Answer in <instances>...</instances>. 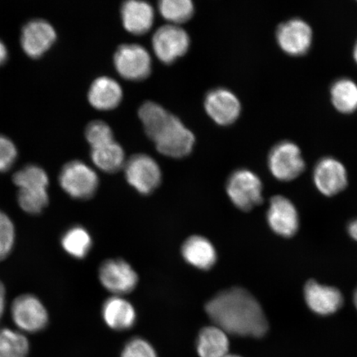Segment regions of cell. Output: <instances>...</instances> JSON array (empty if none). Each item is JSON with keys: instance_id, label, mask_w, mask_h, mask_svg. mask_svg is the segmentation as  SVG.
Here are the masks:
<instances>
[{"instance_id": "10", "label": "cell", "mask_w": 357, "mask_h": 357, "mask_svg": "<svg viewBox=\"0 0 357 357\" xmlns=\"http://www.w3.org/2000/svg\"><path fill=\"white\" fill-rule=\"evenodd\" d=\"M125 176L129 184L142 195L153 192L162 181V172L153 158L145 154H137L124 164Z\"/></svg>"}, {"instance_id": "18", "label": "cell", "mask_w": 357, "mask_h": 357, "mask_svg": "<svg viewBox=\"0 0 357 357\" xmlns=\"http://www.w3.org/2000/svg\"><path fill=\"white\" fill-rule=\"evenodd\" d=\"M124 29L133 35L149 33L154 22V10L144 0H125L121 7Z\"/></svg>"}, {"instance_id": "25", "label": "cell", "mask_w": 357, "mask_h": 357, "mask_svg": "<svg viewBox=\"0 0 357 357\" xmlns=\"http://www.w3.org/2000/svg\"><path fill=\"white\" fill-rule=\"evenodd\" d=\"M61 245L71 257L82 259L86 257L91 248V236L84 227L75 226L62 236Z\"/></svg>"}, {"instance_id": "39", "label": "cell", "mask_w": 357, "mask_h": 357, "mask_svg": "<svg viewBox=\"0 0 357 357\" xmlns=\"http://www.w3.org/2000/svg\"><path fill=\"white\" fill-rule=\"evenodd\" d=\"M356 1H357V0H356Z\"/></svg>"}, {"instance_id": "6", "label": "cell", "mask_w": 357, "mask_h": 357, "mask_svg": "<svg viewBox=\"0 0 357 357\" xmlns=\"http://www.w3.org/2000/svg\"><path fill=\"white\" fill-rule=\"evenodd\" d=\"M275 39L285 54L302 56L310 51L314 42V32L309 22L301 17H293L278 26Z\"/></svg>"}, {"instance_id": "5", "label": "cell", "mask_w": 357, "mask_h": 357, "mask_svg": "<svg viewBox=\"0 0 357 357\" xmlns=\"http://www.w3.org/2000/svg\"><path fill=\"white\" fill-rule=\"evenodd\" d=\"M59 182L66 194L77 199L91 198L99 186L96 172L79 160H73L62 167Z\"/></svg>"}, {"instance_id": "12", "label": "cell", "mask_w": 357, "mask_h": 357, "mask_svg": "<svg viewBox=\"0 0 357 357\" xmlns=\"http://www.w3.org/2000/svg\"><path fill=\"white\" fill-rule=\"evenodd\" d=\"M204 109L217 124L229 126L239 119L242 104L238 97L229 89L216 88L205 96Z\"/></svg>"}, {"instance_id": "30", "label": "cell", "mask_w": 357, "mask_h": 357, "mask_svg": "<svg viewBox=\"0 0 357 357\" xmlns=\"http://www.w3.org/2000/svg\"><path fill=\"white\" fill-rule=\"evenodd\" d=\"M121 357H158L154 347L145 339L133 337L125 344Z\"/></svg>"}, {"instance_id": "29", "label": "cell", "mask_w": 357, "mask_h": 357, "mask_svg": "<svg viewBox=\"0 0 357 357\" xmlns=\"http://www.w3.org/2000/svg\"><path fill=\"white\" fill-rule=\"evenodd\" d=\"M86 137L91 147L114 139L113 131L109 125L100 120L88 124Z\"/></svg>"}, {"instance_id": "22", "label": "cell", "mask_w": 357, "mask_h": 357, "mask_svg": "<svg viewBox=\"0 0 357 357\" xmlns=\"http://www.w3.org/2000/svg\"><path fill=\"white\" fill-rule=\"evenodd\" d=\"M196 351L199 357H225L229 354V337L215 325L205 327L199 333Z\"/></svg>"}, {"instance_id": "3", "label": "cell", "mask_w": 357, "mask_h": 357, "mask_svg": "<svg viewBox=\"0 0 357 357\" xmlns=\"http://www.w3.org/2000/svg\"><path fill=\"white\" fill-rule=\"evenodd\" d=\"M17 187V203L22 211L37 213L44 211L49 202V178L46 172L37 165H26L13 176Z\"/></svg>"}, {"instance_id": "4", "label": "cell", "mask_w": 357, "mask_h": 357, "mask_svg": "<svg viewBox=\"0 0 357 357\" xmlns=\"http://www.w3.org/2000/svg\"><path fill=\"white\" fill-rule=\"evenodd\" d=\"M227 193L241 211L248 212L262 202V183L256 174L245 169L234 172L227 181Z\"/></svg>"}, {"instance_id": "9", "label": "cell", "mask_w": 357, "mask_h": 357, "mask_svg": "<svg viewBox=\"0 0 357 357\" xmlns=\"http://www.w3.org/2000/svg\"><path fill=\"white\" fill-rule=\"evenodd\" d=\"M116 70L121 77L132 82H139L151 73V58L144 47L137 44H124L118 48L114 56Z\"/></svg>"}, {"instance_id": "19", "label": "cell", "mask_w": 357, "mask_h": 357, "mask_svg": "<svg viewBox=\"0 0 357 357\" xmlns=\"http://www.w3.org/2000/svg\"><path fill=\"white\" fill-rule=\"evenodd\" d=\"M102 317L107 326L115 331L131 329L137 319L132 303L117 296L108 298L102 305Z\"/></svg>"}, {"instance_id": "31", "label": "cell", "mask_w": 357, "mask_h": 357, "mask_svg": "<svg viewBox=\"0 0 357 357\" xmlns=\"http://www.w3.org/2000/svg\"><path fill=\"white\" fill-rule=\"evenodd\" d=\"M17 158V149L13 141L0 134V172L10 171Z\"/></svg>"}, {"instance_id": "14", "label": "cell", "mask_w": 357, "mask_h": 357, "mask_svg": "<svg viewBox=\"0 0 357 357\" xmlns=\"http://www.w3.org/2000/svg\"><path fill=\"white\" fill-rule=\"evenodd\" d=\"M100 280L102 287L119 296L132 291L138 282L132 267L123 260H108L100 268Z\"/></svg>"}, {"instance_id": "2", "label": "cell", "mask_w": 357, "mask_h": 357, "mask_svg": "<svg viewBox=\"0 0 357 357\" xmlns=\"http://www.w3.org/2000/svg\"><path fill=\"white\" fill-rule=\"evenodd\" d=\"M138 115L147 137L154 142L160 154L182 158L193 150L195 142L193 132L162 106L147 101L140 107Z\"/></svg>"}, {"instance_id": "27", "label": "cell", "mask_w": 357, "mask_h": 357, "mask_svg": "<svg viewBox=\"0 0 357 357\" xmlns=\"http://www.w3.org/2000/svg\"><path fill=\"white\" fill-rule=\"evenodd\" d=\"M29 342L24 334L15 330H0V357H28Z\"/></svg>"}, {"instance_id": "28", "label": "cell", "mask_w": 357, "mask_h": 357, "mask_svg": "<svg viewBox=\"0 0 357 357\" xmlns=\"http://www.w3.org/2000/svg\"><path fill=\"white\" fill-rule=\"evenodd\" d=\"M15 242V229L7 214L0 211V258H7L12 252Z\"/></svg>"}, {"instance_id": "20", "label": "cell", "mask_w": 357, "mask_h": 357, "mask_svg": "<svg viewBox=\"0 0 357 357\" xmlns=\"http://www.w3.org/2000/svg\"><path fill=\"white\" fill-rule=\"evenodd\" d=\"M123 99V91L115 79L102 77L91 84L88 93L89 104L98 110H112L119 105Z\"/></svg>"}, {"instance_id": "26", "label": "cell", "mask_w": 357, "mask_h": 357, "mask_svg": "<svg viewBox=\"0 0 357 357\" xmlns=\"http://www.w3.org/2000/svg\"><path fill=\"white\" fill-rule=\"evenodd\" d=\"M158 8L164 19L175 25L188 22L195 13L193 0H159Z\"/></svg>"}, {"instance_id": "17", "label": "cell", "mask_w": 357, "mask_h": 357, "mask_svg": "<svg viewBox=\"0 0 357 357\" xmlns=\"http://www.w3.org/2000/svg\"><path fill=\"white\" fill-rule=\"evenodd\" d=\"M303 293L307 305L319 315L333 314L340 310L344 303L340 290L321 284L314 280L307 281Z\"/></svg>"}, {"instance_id": "15", "label": "cell", "mask_w": 357, "mask_h": 357, "mask_svg": "<svg viewBox=\"0 0 357 357\" xmlns=\"http://www.w3.org/2000/svg\"><path fill=\"white\" fill-rule=\"evenodd\" d=\"M314 180L321 193L326 196L336 195L347 185L345 167L336 159L325 158L316 165Z\"/></svg>"}, {"instance_id": "37", "label": "cell", "mask_w": 357, "mask_h": 357, "mask_svg": "<svg viewBox=\"0 0 357 357\" xmlns=\"http://www.w3.org/2000/svg\"><path fill=\"white\" fill-rule=\"evenodd\" d=\"M225 357H241L238 355H231V354H227V356H225Z\"/></svg>"}, {"instance_id": "13", "label": "cell", "mask_w": 357, "mask_h": 357, "mask_svg": "<svg viewBox=\"0 0 357 357\" xmlns=\"http://www.w3.org/2000/svg\"><path fill=\"white\" fill-rule=\"evenodd\" d=\"M56 41V31L46 20L29 21L22 29L21 47L31 59L38 60L43 57Z\"/></svg>"}, {"instance_id": "1", "label": "cell", "mask_w": 357, "mask_h": 357, "mask_svg": "<svg viewBox=\"0 0 357 357\" xmlns=\"http://www.w3.org/2000/svg\"><path fill=\"white\" fill-rule=\"evenodd\" d=\"M209 319L227 335L264 337L269 324L262 307L252 294L234 287L216 294L205 305Z\"/></svg>"}, {"instance_id": "24", "label": "cell", "mask_w": 357, "mask_h": 357, "mask_svg": "<svg viewBox=\"0 0 357 357\" xmlns=\"http://www.w3.org/2000/svg\"><path fill=\"white\" fill-rule=\"evenodd\" d=\"M332 105L339 113L351 114L357 111V83L355 80L342 77L332 84L330 88Z\"/></svg>"}, {"instance_id": "38", "label": "cell", "mask_w": 357, "mask_h": 357, "mask_svg": "<svg viewBox=\"0 0 357 357\" xmlns=\"http://www.w3.org/2000/svg\"><path fill=\"white\" fill-rule=\"evenodd\" d=\"M0 261H1V260H0Z\"/></svg>"}, {"instance_id": "16", "label": "cell", "mask_w": 357, "mask_h": 357, "mask_svg": "<svg viewBox=\"0 0 357 357\" xmlns=\"http://www.w3.org/2000/svg\"><path fill=\"white\" fill-rule=\"evenodd\" d=\"M271 229L284 238H290L298 229V215L296 207L287 198L276 195L271 199L267 212Z\"/></svg>"}, {"instance_id": "36", "label": "cell", "mask_w": 357, "mask_h": 357, "mask_svg": "<svg viewBox=\"0 0 357 357\" xmlns=\"http://www.w3.org/2000/svg\"><path fill=\"white\" fill-rule=\"evenodd\" d=\"M354 305L357 310V289H356V291L354 293Z\"/></svg>"}, {"instance_id": "21", "label": "cell", "mask_w": 357, "mask_h": 357, "mask_svg": "<svg viewBox=\"0 0 357 357\" xmlns=\"http://www.w3.org/2000/svg\"><path fill=\"white\" fill-rule=\"evenodd\" d=\"M182 255L186 262L200 270L211 269L217 260L213 244L200 236H193L185 241L182 247Z\"/></svg>"}, {"instance_id": "33", "label": "cell", "mask_w": 357, "mask_h": 357, "mask_svg": "<svg viewBox=\"0 0 357 357\" xmlns=\"http://www.w3.org/2000/svg\"><path fill=\"white\" fill-rule=\"evenodd\" d=\"M8 58V49L1 40H0V66L6 63Z\"/></svg>"}, {"instance_id": "32", "label": "cell", "mask_w": 357, "mask_h": 357, "mask_svg": "<svg viewBox=\"0 0 357 357\" xmlns=\"http://www.w3.org/2000/svg\"><path fill=\"white\" fill-rule=\"evenodd\" d=\"M6 289L4 284L0 281V319L6 310Z\"/></svg>"}, {"instance_id": "35", "label": "cell", "mask_w": 357, "mask_h": 357, "mask_svg": "<svg viewBox=\"0 0 357 357\" xmlns=\"http://www.w3.org/2000/svg\"><path fill=\"white\" fill-rule=\"evenodd\" d=\"M352 56H354V61L356 62V64L357 65V39L354 44V52H352Z\"/></svg>"}, {"instance_id": "8", "label": "cell", "mask_w": 357, "mask_h": 357, "mask_svg": "<svg viewBox=\"0 0 357 357\" xmlns=\"http://www.w3.org/2000/svg\"><path fill=\"white\" fill-rule=\"evenodd\" d=\"M190 39L180 25L167 24L155 31L153 37L155 55L165 64H172L188 52Z\"/></svg>"}, {"instance_id": "23", "label": "cell", "mask_w": 357, "mask_h": 357, "mask_svg": "<svg viewBox=\"0 0 357 357\" xmlns=\"http://www.w3.org/2000/svg\"><path fill=\"white\" fill-rule=\"evenodd\" d=\"M91 155L93 164L102 172L114 173L124 167V151L114 139L92 146Z\"/></svg>"}, {"instance_id": "7", "label": "cell", "mask_w": 357, "mask_h": 357, "mask_svg": "<svg viewBox=\"0 0 357 357\" xmlns=\"http://www.w3.org/2000/svg\"><path fill=\"white\" fill-rule=\"evenodd\" d=\"M268 165L272 175L282 181L294 180L305 168L300 147L289 141L280 142L271 149Z\"/></svg>"}, {"instance_id": "34", "label": "cell", "mask_w": 357, "mask_h": 357, "mask_svg": "<svg viewBox=\"0 0 357 357\" xmlns=\"http://www.w3.org/2000/svg\"><path fill=\"white\" fill-rule=\"evenodd\" d=\"M348 233L352 238L357 241V220L351 222L348 225Z\"/></svg>"}, {"instance_id": "11", "label": "cell", "mask_w": 357, "mask_h": 357, "mask_svg": "<svg viewBox=\"0 0 357 357\" xmlns=\"http://www.w3.org/2000/svg\"><path fill=\"white\" fill-rule=\"evenodd\" d=\"M13 322L22 331L35 333L43 331L48 324V312L43 303L33 294H22L13 302Z\"/></svg>"}]
</instances>
